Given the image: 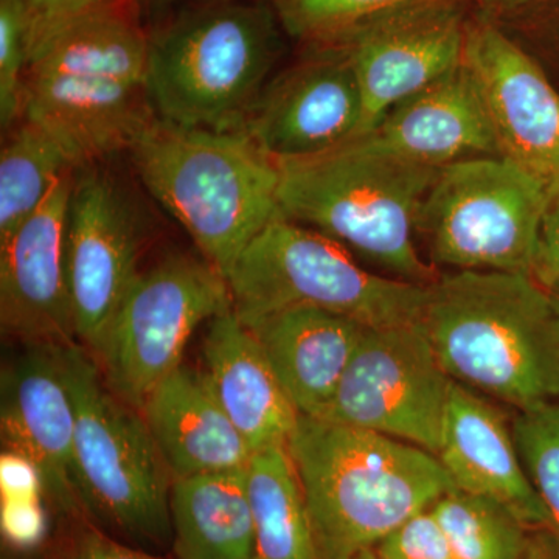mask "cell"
Segmentation results:
<instances>
[{
	"mask_svg": "<svg viewBox=\"0 0 559 559\" xmlns=\"http://www.w3.org/2000/svg\"><path fill=\"white\" fill-rule=\"evenodd\" d=\"M521 559H559L557 536L547 528L532 530Z\"/></svg>",
	"mask_w": 559,
	"mask_h": 559,
	"instance_id": "8d00e7d4",
	"label": "cell"
},
{
	"mask_svg": "<svg viewBox=\"0 0 559 559\" xmlns=\"http://www.w3.org/2000/svg\"><path fill=\"white\" fill-rule=\"evenodd\" d=\"M469 24L465 0H418L333 43L347 50L358 75L362 134L393 106L463 64Z\"/></svg>",
	"mask_w": 559,
	"mask_h": 559,
	"instance_id": "7c38bea8",
	"label": "cell"
},
{
	"mask_svg": "<svg viewBox=\"0 0 559 559\" xmlns=\"http://www.w3.org/2000/svg\"><path fill=\"white\" fill-rule=\"evenodd\" d=\"M132 153L151 197L226 278L250 241L282 216L277 160L241 132L157 120Z\"/></svg>",
	"mask_w": 559,
	"mask_h": 559,
	"instance_id": "277c9868",
	"label": "cell"
},
{
	"mask_svg": "<svg viewBox=\"0 0 559 559\" xmlns=\"http://www.w3.org/2000/svg\"><path fill=\"white\" fill-rule=\"evenodd\" d=\"M418 0H271L283 32L307 46L333 44L360 25Z\"/></svg>",
	"mask_w": 559,
	"mask_h": 559,
	"instance_id": "83f0119b",
	"label": "cell"
},
{
	"mask_svg": "<svg viewBox=\"0 0 559 559\" xmlns=\"http://www.w3.org/2000/svg\"><path fill=\"white\" fill-rule=\"evenodd\" d=\"M75 167L49 132L24 120L0 154V241L43 205Z\"/></svg>",
	"mask_w": 559,
	"mask_h": 559,
	"instance_id": "484cf974",
	"label": "cell"
},
{
	"mask_svg": "<svg viewBox=\"0 0 559 559\" xmlns=\"http://www.w3.org/2000/svg\"><path fill=\"white\" fill-rule=\"evenodd\" d=\"M148 51L150 33L140 24L132 0H108L35 28L25 75L69 73L145 83Z\"/></svg>",
	"mask_w": 559,
	"mask_h": 559,
	"instance_id": "603a6c76",
	"label": "cell"
},
{
	"mask_svg": "<svg viewBox=\"0 0 559 559\" xmlns=\"http://www.w3.org/2000/svg\"><path fill=\"white\" fill-rule=\"evenodd\" d=\"M153 5L167 7L171 3L180 2V0H150Z\"/></svg>",
	"mask_w": 559,
	"mask_h": 559,
	"instance_id": "60d3db41",
	"label": "cell"
},
{
	"mask_svg": "<svg viewBox=\"0 0 559 559\" xmlns=\"http://www.w3.org/2000/svg\"><path fill=\"white\" fill-rule=\"evenodd\" d=\"M231 310L245 325L294 307L345 316L366 326L421 322L428 286L367 271L340 242L272 221L250 241L229 277Z\"/></svg>",
	"mask_w": 559,
	"mask_h": 559,
	"instance_id": "8992f818",
	"label": "cell"
},
{
	"mask_svg": "<svg viewBox=\"0 0 559 559\" xmlns=\"http://www.w3.org/2000/svg\"><path fill=\"white\" fill-rule=\"evenodd\" d=\"M35 14L28 0H0V121L22 117L24 81L31 61Z\"/></svg>",
	"mask_w": 559,
	"mask_h": 559,
	"instance_id": "f546056e",
	"label": "cell"
},
{
	"mask_svg": "<svg viewBox=\"0 0 559 559\" xmlns=\"http://www.w3.org/2000/svg\"><path fill=\"white\" fill-rule=\"evenodd\" d=\"M175 559H255L246 468L173 479Z\"/></svg>",
	"mask_w": 559,
	"mask_h": 559,
	"instance_id": "cb8c5ba5",
	"label": "cell"
},
{
	"mask_svg": "<svg viewBox=\"0 0 559 559\" xmlns=\"http://www.w3.org/2000/svg\"><path fill=\"white\" fill-rule=\"evenodd\" d=\"M452 380L421 323L367 326L319 418L439 454Z\"/></svg>",
	"mask_w": 559,
	"mask_h": 559,
	"instance_id": "30bf717a",
	"label": "cell"
},
{
	"mask_svg": "<svg viewBox=\"0 0 559 559\" xmlns=\"http://www.w3.org/2000/svg\"><path fill=\"white\" fill-rule=\"evenodd\" d=\"M352 559H382L380 555H378L377 549H367L360 551V554L356 555V557H353Z\"/></svg>",
	"mask_w": 559,
	"mask_h": 559,
	"instance_id": "f35d334b",
	"label": "cell"
},
{
	"mask_svg": "<svg viewBox=\"0 0 559 559\" xmlns=\"http://www.w3.org/2000/svg\"><path fill=\"white\" fill-rule=\"evenodd\" d=\"M374 549L382 559H457L430 509L390 533Z\"/></svg>",
	"mask_w": 559,
	"mask_h": 559,
	"instance_id": "4dcf8cb0",
	"label": "cell"
},
{
	"mask_svg": "<svg viewBox=\"0 0 559 559\" xmlns=\"http://www.w3.org/2000/svg\"><path fill=\"white\" fill-rule=\"evenodd\" d=\"M457 559H521L530 530L496 500L454 489L430 507Z\"/></svg>",
	"mask_w": 559,
	"mask_h": 559,
	"instance_id": "4316f807",
	"label": "cell"
},
{
	"mask_svg": "<svg viewBox=\"0 0 559 559\" xmlns=\"http://www.w3.org/2000/svg\"><path fill=\"white\" fill-rule=\"evenodd\" d=\"M511 428L522 465L549 514L550 532L559 540V400L518 412Z\"/></svg>",
	"mask_w": 559,
	"mask_h": 559,
	"instance_id": "f1b7e54d",
	"label": "cell"
},
{
	"mask_svg": "<svg viewBox=\"0 0 559 559\" xmlns=\"http://www.w3.org/2000/svg\"><path fill=\"white\" fill-rule=\"evenodd\" d=\"M532 0H480L481 9L488 16H500L527 5Z\"/></svg>",
	"mask_w": 559,
	"mask_h": 559,
	"instance_id": "74e56055",
	"label": "cell"
},
{
	"mask_svg": "<svg viewBox=\"0 0 559 559\" xmlns=\"http://www.w3.org/2000/svg\"><path fill=\"white\" fill-rule=\"evenodd\" d=\"M271 3L187 11L150 35L146 91L157 119L189 130L240 132L282 51Z\"/></svg>",
	"mask_w": 559,
	"mask_h": 559,
	"instance_id": "5b68a950",
	"label": "cell"
},
{
	"mask_svg": "<svg viewBox=\"0 0 559 559\" xmlns=\"http://www.w3.org/2000/svg\"><path fill=\"white\" fill-rule=\"evenodd\" d=\"M255 559H319L288 444L255 451L246 466Z\"/></svg>",
	"mask_w": 559,
	"mask_h": 559,
	"instance_id": "d4e9b609",
	"label": "cell"
},
{
	"mask_svg": "<svg viewBox=\"0 0 559 559\" xmlns=\"http://www.w3.org/2000/svg\"><path fill=\"white\" fill-rule=\"evenodd\" d=\"M533 277L546 289H550L559 282V198L551 201L544 216L538 260Z\"/></svg>",
	"mask_w": 559,
	"mask_h": 559,
	"instance_id": "836d02e7",
	"label": "cell"
},
{
	"mask_svg": "<svg viewBox=\"0 0 559 559\" xmlns=\"http://www.w3.org/2000/svg\"><path fill=\"white\" fill-rule=\"evenodd\" d=\"M419 323L452 381L518 412L559 400V310L532 275L441 274Z\"/></svg>",
	"mask_w": 559,
	"mask_h": 559,
	"instance_id": "6da1fadb",
	"label": "cell"
},
{
	"mask_svg": "<svg viewBox=\"0 0 559 559\" xmlns=\"http://www.w3.org/2000/svg\"><path fill=\"white\" fill-rule=\"evenodd\" d=\"M3 441L38 468L46 491L64 510L80 506L72 480L75 404L61 345L36 344L2 377Z\"/></svg>",
	"mask_w": 559,
	"mask_h": 559,
	"instance_id": "e0dca14e",
	"label": "cell"
},
{
	"mask_svg": "<svg viewBox=\"0 0 559 559\" xmlns=\"http://www.w3.org/2000/svg\"><path fill=\"white\" fill-rule=\"evenodd\" d=\"M367 134L404 159L432 168L500 156L487 106L465 64L393 106Z\"/></svg>",
	"mask_w": 559,
	"mask_h": 559,
	"instance_id": "d6986e66",
	"label": "cell"
},
{
	"mask_svg": "<svg viewBox=\"0 0 559 559\" xmlns=\"http://www.w3.org/2000/svg\"><path fill=\"white\" fill-rule=\"evenodd\" d=\"M61 358L75 404L76 498L112 532L138 543H164L171 535L173 477L145 418L106 388L83 349L61 345Z\"/></svg>",
	"mask_w": 559,
	"mask_h": 559,
	"instance_id": "52a82bcc",
	"label": "cell"
},
{
	"mask_svg": "<svg viewBox=\"0 0 559 559\" xmlns=\"http://www.w3.org/2000/svg\"><path fill=\"white\" fill-rule=\"evenodd\" d=\"M547 290H549L551 299L555 300V304H557L559 310V282L557 283V285L551 286V288Z\"/></svg>",
	"mask_w": 559,
	"mask_h": 559,
	"instance_id": "ab89813d",
	"label": "cell"
},
{
	"mask_svg": "<svg viewBox=\"0 0 559 559\" xmlns=\"http://www.w3.org/2000/svg\"><path fill=\"white\" fill-rule=\"evenodd\" d=\"M72 175L13 234L0 241L2 326L36 344L72 345L66 230Z\"/></svg>",
	"mask_w": 559,
	"mask_h": 559,
	"instance_id": "9a60e30c",
	"label": "cell"
},
{
	"mask_svg": "<svg viewBox=\"0 0 559 559\" xmlns=\"http://www.w3.org/2000/svg\"><path fill=\"white\" fill-rule=\"evenodd\" d=\"M73 559H160L153 555L131 549L109 538L100 530H86L76 540Z\"/></svg>",
	"mask_w": 559,
	"mask_h": 559,
	"instance_id": "e575fe53",
	"label": "cell"
},
{
	"mask_svg": "<svg viewBox=\"0 0 559 559\" xmlns=\"http://www.w3.org/2000/svg\"><path fill=\"white\" fill-rule=\"evenodd\" d=\"M108 0H28L33 14H35V28L47 27L58 22L76 16L83 11L102 5Z\"/></svg>",
	"mask_w": 559,
	"mask_h": 559,
	"instance_id": "d590c367",
	"label": "cell"
},
{
	"mask_svg": "<svg viewBox=\"0 0 559 559\" xmlns=\"http://www.w3.org/2000/svg\"><path fill=\"white\" fill-rule=\"evenodd\" d=\"M22 119L38 124L75 167L134 150L157 121L145 83L102 75L28 73Z\"/></svg>",
	"mask_w": 559,
	"mask_h": 559,
	"instance_id": "2e32d148",
	"label": "cell"
},
{
	"mask_svg": "<svg viewBox=\"0 0 559 559\" xmlns=\"http://www.w3.org/2000/svg\"><path fill=\"white\" fill-rule=\"evenodd\" d=\"M364 97L347 50L312 44L271 76L241 134L274 160L304 159L362 135Z\"/></svg>",
	"mask_w": 559,
	"mask_h": 559,
	"instance_id": "8fae6325",
	"label": "cell"
},
{
	"mask_svg": "<svg viewBox=\"0 0 559 559\" xmlns=\"http://www.w3.org/2000/svg\"><path fill=\"white\" fill-rule=\"evenodd\" d=\"M282 216L325 235L388 277L429 286L417 219L440 168L392 153L371 134L304 159L277 160Z\"/></svg>",
	"mask_w": 559,
	"mask_h": 559,
	"instance_id": "3957f363",
	"label": "cell"
},
{
	"mask_svg": "<svg viewBox=\"0 0 559 559\" xmlns=\"http://www.w3.org/2000/svg\"><path fill=\"white\" fill-rule=\"evenodd\" d=\"M2 528L7 538L16 546L28 547L38 543L46 528L39 498L3 499Z\"/></svg>",
	"mask_w": 559,
	"mask_h": 559,
	"instance_id": "1f68e13d",
	"label": "cell"
},
{
	"mask_svg": "<svg viewBox=\"0 0 559 559\" xmlns=\"http://www.w3.org/2000/svg\"><path fill=\"white\" fill-rule=\"evenodd\" d=\"M463 64L481 98L500 156L559 198V94L544 70L491 21L471 22Z\"/></svg>",
	"mask_w": 559,
	"mask_h": 559,
	"instance_id": "4fadbf2b",
	"label": "cell"
},
{
	"mask_svg": "<svg viewBox=\"0 0 559 559\" xmlns=\"http://www.w3.org/2000/svg\"><path fill=\"white\" fill-rule=\"evenodd\" d=\"M138 253V221L119 187L94 173L73 180L66 266L75 337L92 352L140 274Z\"/></svg>",
	"mask_w": 559,
	"mask_h": 559,
	"instance_id": "5bb4252c",
	"label": "cell"
},
{
	"mask_svg": "<svg viewBox=\"0 0 559 559\" xmlns=\"http://www.w3.org/2000/svg\"><path fill=\"white\" fill-rule=\"evenodd\" d=\"M319 559L373 549L459 489L439 457L407 441L300 415L288 441Z\"/></svg>",
	"mask_w": 559,
	"mask_h": 559,
	"instance_id": "7a4b0ae2",
	"label": "cell"
},
{
	"mask_svg": "<svg viewBox=\"0 0 559 559\" xmlns=\"http://www.w3.org/2000/svg\"><path fill=\"white\" fill-rule=\"evenodd\" d=\"M437 457L462 491L496 500L530 530H550L546 507L522 465L511 423L479 392L455 381Z\"/></svg>",
	"mask_w": 559,
	"mask_h": 559,
	"instance_id": "ac0fdd59",
	"label": "cell"
},
{
	"mask_svg": "<svg viewBox=\"0 0 559 559\" xmlns=\"http://www.w3.org/2000/svg\"><path fill=\"white\" fill-rule=\"evenodd\" d=\"M550 204L547 191L506 157L459 160L440 168L430 186L417 237L437 270L533 277Z\"/></svg>",
	"mask_w": 559,
	"mask_h": 559,
	"instance_id": "ba28073f",
	"label": "cell"
},
{
	"mask_svg": "<svg viewBox=\"0 0 559 559\" xmlns=\"http://www.w3.org/2000/svg\"><path fill=\"white\" fill-rule=\"evenodd\" d=\"M3 499L38 498L44 487L38 468L16 452L7 451L0 462Z\"/></svg>",
	"mask_w": 559,
	"mask_h": 559,
	"instance_id": "d6a6232c",
	"label": "cell"
},
{
	"mask_svg": "<svg viewBox=\"0 0 559 559\" xmlns=\"http://www.w3.org/2000/svg\"><path fill=\"white\" fill-rule=\"evenodd\" d=\"M246 326L299 414L312 418L329 407L367 329L312 307L288 308Z\"/></svg>",
	"mask_w": 559,
	"mask_h": 559,
	"instance_id": "7402d4cb",
	"label": "cell"
},
{
	"mask_svg": "<svg viewBox=\"0 0 559 559\" xmlns=\"http://www.w3.org/2000/svg\"><path fill=\"white\" fill-rule=\"evenodd\" d=\"M204 374L221 407L253 452L288 444L300 414L260 342L234 310L210 320Z\"/></svg>",
	"mask_w": 559,
	"mask_h": 559,
	"instance_id": "ffe728a7",
	"label": "cell"
},
{
	"mask_svg": "<svg viewBox=\"0 0 559 559\" xmlns=\"http://www.w3.org/2000/svg\"><path fill=\"white\" fill-rule=\"evenodd\" d=\"M140 411L173 479L242 469L252 457L204 371L180 366L153 389Z\"/></svg>",
	"mask_w": 559,
	"mask_h": 559,
	"instance_id": "44dd1931",
	"label": "cell"
},
{
	"mask_svg": "<svg viewBox=\"0 0 559 559\" xmlns=\"http://www.w3.org/2000/svg\"><path fill=\"white\" fill-rule=\"evenodd\" d=\"M229 310V282L205 259L170 257L140 272L97 353L109 388L142 409L153 389L182 366L198 326Z\"/></svg>",
	"mask_w": 559,
	"mask_h": 559,
	"instance_id": "9c48e42d",
	"label": "cell"
}]
</instances>
